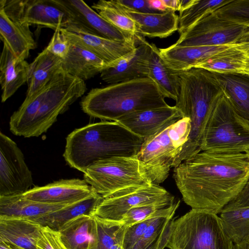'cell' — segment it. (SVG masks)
Returning <instances> with one entry per match:
<instances>
[{"instance_id": "cell-1", "label": "cell", "mask_w": 249, "mask_h": 249, "mask_svg": "<svg viewBox=\"0 0 249 249\" xmlns=\"http://www.w3.org/2000/svg\"><path fill=\"white\" fill-rule=\"evenodd\" d=\"M173 177L187 205L218 214L246 183L249 157L245 153L201 151L175 167Z\"/></svg>"}, {"instance_id": "cell-2", "label": "cell", "mask_w": 249, "mask_h": 249, "mask_svg": "<svg viewBox=\"0 0 249 249\" xmlns=\"http://www.w3.org/2000/svg\"><path fill=\"white\" fill-rule=\"evenodd\" d=\"M144 140L118 122L103 121L71 132L63 157L70 166L84 173L101 160L136 156Z\"/></svg>"}, {"instance_id": "cell-3", "label": "cell", "mask_w": 249, "mask_h": 249, "mask_svg": "<svg viewBox=\"0 0 249 249\" xmlns=\"http://www.w3.org/2000/svg\"><path fill=\"white\" fill-rule=\"evenodd\" d=\"M177 72L180 87L175 106L183 117L190 119L191 130L188 140L175 160L174 167L201 151V140L206 123L215 102L223 94L212 71L192 68Z\"/></svg>"}, {"instance_id": "cell-4", "label": "cell", "mask_w": 249, "mask_h": 249, "mask_svg": "<svg viewBox=\"0 0 249 249\" xmlns=\"http://www.w3.org/2000/svg\"><path fill=\"white\" fill-rule=\"evenodd\" d=\"M169 106L156 84L149 77L92 89L81 102L83 111L89 115L115 122L133 112Z\"/></svg>"}, {"instance_id": "cell-5", "label": "cell", "mask_w": 249, "mask_h": 249, "mask_svg": "<svg viewBox=\"0 0 249 249\" xmlns=\"http://www.w3.org/2000/svg\"><path fill=\"white\" fill-rule=\"evenodd\" d=\"M169 249H233L217 214L191 209L174 219L166 246Z\"/></svg>"}, {"instance_id": "cell-6", "label": "cell", "mask_w": 249, "mask_h": 249, "mask_svg": "<svg viewBox=\"0 0 249 249\" xmlns=\"http://www.w3.org/2000/svg\"><path fill=\"white\" fill-rule=\"evenodd\" d=\"M190 130V120L184 117L144 140L136 156L153 184L167 178Z\"/></svg>"}, {"instance_id": "cell-7", "label": "cell", "mask_w": 249, "mask_h": 249, "mask_svg": "<svg viewBox=\"0 0 249 249\" xmlns=\"http://www.w3.org/2000/svg\"><path fill=\"white\" fill-rule=\"evenodd\" d=\"M249 149V120L239 116L224 93L217 100L202 135L200 149L245 153Z\"/></svg>"}, {"instance_id": "cell-8", "label": "cell", "mask_w": 249, "mask_h": 249, "mask_svg": "<svg viewBox=\"0 0 249 249\" xmlns=\"http://www.w3.org/2000/svg\"><path fill=\"white\" fill-rule=\"evenodd\" d=\"M84 178L103 198L129 187L153 184L136 156L98 161L84 173Z\"/></svg>"}, {"instance_id": "cell-9", "label": "cell", "mask_w": 249, "mask_h": 249, "mask_svg": "<svg viewBox=\"0 0 249 249\" xmlns=\"http://www.w3.org/2000/svg\"><path fill=\"white\" fill-rule=\"evenodd\" d=\"M86 89L84 81L69 74L61 68L50 81L26 138L38 137L46 132L56 122L58 115L81 97Z\"/></svg>"}, {"instance_id": "cell-10", "label": "cell", "mask_w": 249, "mask_h": 249, "mask_svg": "<svg viewBox=\"0 0 249 249\" xmlns=\"http://www.w3.org/2000/svg\"><path fill=\"white\" fill-rule=\"evenodd\" d=\"M249 32V26L224 18L214 11L205 15L180 35L177 46H232Z\"/></svg>"}, {"instance_id": "cell-11", "label": "cell", "mask_w": 249, "mask_h": 249, "mask_svg": "<svg viewBox=\"0 0 249 249\" xmlns=\"http://www.w3.org/2000/svg\"><path fill=\"white\" fill-rule=\"evenodd\" d=\"M0 5L11 19L22 24L53 29L75 23L74 16L61 0H1Z\"/></svg>"}, {"instance_id": "cell-12", "label": "cell", "mask_w": 249, "mask_h": 249, "mask_svg": "<svg viewBox=\"0 0 249 249\" xmlns=\"http://www.w3.org/2000/svg\"><path fill=\"white\" fill-rule=\"evenodd\" d=\"M175 201L174 196L159 185L131 186L103 198L90 215L121 222L124 215L135 207L154 203L172 204Z\"/></svg>"}, {"instance_id": "cell-13", "label": "cell", "mask_w": 249, "mask_h": 249, "mask_svg": "<svg viewBox=\"0 0 249 249\" xmlns=\"http://www.w3.org/2000/svg\"><path fill=\"white\" fill-rule=\"evenodd\" d=\"M33 185L31 171L17 143L0 133V196L23 195Z\"/></svg>"}, {"instance_id": "cell-14", "label": "cell", "mask_w": 249, "mask_h": 249, "mask_svg": "<svg viewBox=\"0 0 249 249\" xmlns=\"http://www.w3.org/2000/svg\"><path fill=\"white\" fill-rule=\"evenodd\" d=\"M62 32L68 39L92 52L108 65L117 64L139 44L138 35L129 41H118L93 34L78 24L72 23L61 28Z\"/></svg>"}, {"instance_id": "cell-15", "label": "cell", "mask_w": 249, "mask_h": 249, "mask_svg": "<svg viewBox=\"0 0 249 249\" xmlns=\"http://www.w3.org/2000/svg\"><path fill=\"white\" fill-rule=\"evenodd\" d=\"M183 117L175 106H169L133 112L117 122L145 140Z\"/></svg>"}, {"instance_id": "cell-16", "label": "cell", "mask_w": 249, "mask_h": 249, "mask_svg": "<svg viewBox=\"0 0 249 249\" xmlns=\"http://www.w3.org/2000/svg\"><path fill=\"white\" fill-rule=\"evenodd\" d=\"M139 44L115 65L100 73L103 81L110 84L148 77V63L151 53V44L139 36Z\"/></svg>"}, {"instance_id": "cell-17", "label": "cell", "mask_w": 249, "mask_h": 249, "mask_svg": "<svg viewBox=\"0 0 249 249\" xmlns=\"http://www.w3.org/2000/svg\"><path fill=\"white\" fill-rule=\"evenodd\" d=\"M95 193L84 179H61L41 187H34L23 194L27 198L47 203L79 201Z\"/></svg>"}, {"instance_id": "cell-18", "label": "cell", "mask_w": 249, "mask_h": 249, "mask_svg": "<svg viewBox=\"0 0 249 249\" xmlns=\"http://www.w3.org/2000/svg\"><path fill=\"white\" fill-rule=\"evenodd\" d=\"M73 14L76 24L93 34L118 41H129L137 36H132L117 29L97 12L81 0H61Z\"/></svg>"}, {"instance_id": "cell-19", "label": "cell", "mask_w": 249, "mask_h": 249, "mask_svg": "<svg viewBox=\"0 0 249 249\" xmlns=\"http://www.w3.org/2000/svg\"><path fill=\"white\" fill-rule=\"evenodd\" d=\"M78 201L47 203L28 199L23 194L0 196V215L24 217L40 224L43 219L50 215L64 210Z\"/></svg>"}, {"instance_id": "cell-20", "label": "cell", "mask_w": 249, "mask_h": 249, "mask_svg": "<svg viewBox=\"0 0 249 249\" xmlns=\"http://www.w3.org/2000/svg\"><path fill=\"white\" fill-rule=\"evenodd\" d=\"M43 226L24 217L0 215V241L20 249H37Z\"/></svg>"}, {"instance_id": "cell-21", "label": "cell", "mask_w": 249, "mask_h": 249, "mask_svg": "<svg viewBox=\"0 0 249 249\" xmlns=\"http://www.w3.org/2000/svg\"><path fill=\"white\" fill-rule=\"evenodd\" d=\"M231 46H177L173 44L159 50L161 57L171 69L181 71L195 68Z\"/></svg>"}, {"instance_id": "cell-22", "label": "cell", "mask_w": 249, "mask_h": 249, "mask_svg": "<svg viewBox=\"0 0 249 249\" xmlns=\"http://www.w3.org/2000/svg\"><path fill=\"white\" fill-rule=\"evenodd\" d=\"M29 25L11 19L0 5V37L3 45L17 58L25 60L36 43Z\"/></svg>"}, {"instance_id": "cell-23", "label": "cell", "mask_w": 249, "mask_h": 249, "mask_svg": "<svg viewBox=\"0 0 249 249\" xmlns=\"http://www.w3.org/2000/svg\"><path fill=\"white\" fill-rule=\"evenodd\" d=\"M69 40V51L62 64V70L69 74L85 81L109 67L92 52Z\"/></svg>"}, {"instance_id": "cell-24", "label": "cell", "mask_w": 249, "mask_h": 249, "mask_svg": "<svg viewBox=\"0 0 249 249\" xmlns=\"http://www.w3.org/2000/svg\"><path fill=\"white\" fill-rule=\"evenodd\" d=\"M30 64L16 57L3 45L0 60L1 102H4L28 80Z\"/></svg>"}, {"instance_id": "cell-25", "label": "cell", "mask_w": 249, "mask_h": 249, "mask_svg": "<svg viewBox=\"0 0 249 249\" xmlns=\"http://www.w3.org/2000/svg\"><path fill=\"white\" fill-rule=\"evenodd\" d=\"M124 11L135 21L138 35L143 37L165 38L178 30V16L175 11L145 14Z\"/></svg>"}, {"instance_id": "cell-26", "label": "cell", "mask_w": 249, "mask_h": 249, "mask_svg": "<svg viewBox=\"0 0 249 249\" xmlns=\"http://www.w3.org/2000/svg\"><path fill=\"white\" fill-rule=\"evenodd\" d=\"M213 72L235 112L249 120V74Z\"/></svg>"}, {"instance_id": "cell-27", "label": "cell", "mask_w": 249, "mask_h": 249, "mask_svg": "<svg viewBox=\"0 0 249 249\" xmlns=\"http://www.w3.org/2000/svg\"><path fill=\"white\" fill-rule=\"evenodd\" d=\"M148 63V77L157 85L165 98L177 100L179 91V79L176 71L171 69L161 57L159 49L151 44Z\"/></svg>"}, {"instance_id": "cell-28", "label": "cell", "mask_w": 249, "mask_h": 249, "mask_svg": "<svg viewBox=\"0 0 249 249\" xmlns=\"http://www.w3.org/2000/svg\"><path fill=\"white\" fill-rule=\"evenodd\" d=\"M63 59L45 48L30 64L28 89L29 97L46 86L62 68Z\"/></svg>"}, {"instance_id": "cell-29", "label": "cell", "mask_w": 249, "mask_h": 249, "mask_svg": "<svg viewBox=\"0 0 249 249\" xmlns=\"http://www.w3.org/2000/svg\"><path fill=\"white\" fill-rule=\"evenodd\" d=\"M91 216L90 239L88 249H111L115 244H123L125 226L121 222Z\"/></svg>"}, {"instance_id": "cell-30", "label": "cell", "mask_w": 249, "mask_h": 249, "mask_svg": "<svg viewBox=\"0 0 249 249\" xmlns=\"http://www.w3.org/2000/svg\"><path fill=\"white\" fill-rule=\"evenodd\" d=\"M92 216L79 214L65 222L58 229L68 249H88L90 239Z\"/></svg>"}, {"instance_id": "cell-31", "label": "cell", "mask_w": 249, "mask_h": 249, "mask_svg": "<svg viewBox=\"0 0 249 249\" xmlns=\"http://www.w3.org/2000/svg\"><path fill=\"white\" fill-rule=\"evenodd\" d=\"M176 212L151 218L145 232L131 249H164L166 247Z\"/></svg>"}, {"instance_id": "cell-32", "label": "cell", "mask_w": 249, "mask_h": 249, "mask_svg": "<svg viewBox=\"0 0 249 249\" xmlns=\"http://www.w3.org/2000/svg\"><path fill=\"white\" fill-rule=\"evenodd\" d=\"M49 83L29 97H26L19 108L12 115L9 126L15 135L26 138L48 89Z\"/></svg>"}, {"instance_id": "cell-33", "label": "cell", "mask_w": 249, "mask_h": 249, "mask_svg": "<svg viewBox=\"0 0 249 249\" xmlns=\"http://www.w3.org/2000/svg\"><path fill=\"white\" fill-rule=\"evenodd\" d=\"M247 57L244 52L233 45L212 56L195 68L217 73H243Z\"/></svg>"}, {"instance_id": "cell-34", "label": "cell", "mask_w": 249, "mask_h": 249, "mask_svg": "<svg viewBox=\"0 0 249 249\" xmlns=\"http://www.w3.org/2000/svg\"><path fill=\"white\" fill-rule=\"evenodd\" d=\"M220 213L223 228L234 244L249 238V207L224 210Z\"/></svg>"}, {"instance_id": "cell-35", "label": "cell", "mask_w": 249, "mask_h": 249, "mask_svg": "<svg viewBox=\"0 0 249 249\" xmlns=\"http://www.w3.org/2000/svg\"><path fill=\"white\" fill-rule=\"evenodd\" d=\"M91 8L117 29L132 36L138 35L135 21L115 0H100L93 3Z\"/></svg>"}, {"instance_id": "cell-36", "label": "cell", "mask_w": 249, "mask_h": 249, "mask_svg": "<svg viewBox=\"0 0 249 249\" xmlns=\"http://www.w3.org/2000/svg\"><path fill=\"white\" fill-rule=\"evenodd\" d=\"M230 0H195L186 9L179 12L178 30L179 35L194 24L208 13L213 12L227 3Z\"/></svg>"}, {"instance_id": "cell-37", "label": "cell", "mask_w": 249, "mask_h": 249, "mask_svg": "<svg viewBox=\"0 0 249 249\" xmlns=\"http://www.w3.org/2000/svg\"><path fill=\"white\" fill-rule=\"evenodd\" d=\"M214 12L227 19L249 26V0H230Z\"/></svg>"}, {"instance_id": "cell-38", "label": "cell", "mask_w": 249, "mask_h": 249, "mask_svg": "<svg viewBox=\"0 0 249 249\" xmlns=\"http://www.w3.org/2000/svg\"><path fill=\"white\" fill-rule=\"evenodd\" d=\"M37 249H68L63 243L58 231L43 226L36 243Z\"/></svg>"}, {"instance_id": "cell-39", "label": "cell", "mask_w": 249, "mask_h": 249, "mask_svg": "<svg viewBox=\"0 0 249 249\" xmlns=\"http://www.w3.org/2000/svg\"><path fill=\"white\" fill-rule=\"evenodd\" d=\"M59 26L54 30L52 38L46 47L53 54L63 59L67 55L70 49V41L61 31Z\"/></svg>"}, {"instance_id": "cell-40", "label": "cell", "mask_w": 249, "mask_h": 249, "mask_svg": "<svg viewBox=\"0 0 249 249\" xmlns=\"http://www.w3.org/2000/svg\"><path fill=\"white\" fill-rule=\"evenodd\" d=\"M151 218L125 227L123 249H131L138 242L145 232Z\"/></svg>"}, {"instance_id": "cell-41", "label": "cell", "mask_w": 249, "mask_h": 249, "mask_svg": "<svg viewBox=\"0 0 249 249\" xmlns=\"http://www.w3.org/2000/svg\"><path fill=\"white\" fill-rule=\"evenodd\" d=\"M124 10L138 13H160L151 5L150 0H115Z\"/></svg>"}, {"instance_id": "cell-42", "label": "cell", "mask_w": 249, "mask_h": 249, "mask_svg": "<svg viewBox=\"0 0 249 249\" xmlns=\"http://www.w3.org/2000/svg\"><path fill=\"white\" fill-rule=\"evenodd\" d=\"M245 153L249 157V149ZM245 207H249V178L241 192L222 211Z\"/></svg>"}, {"instance_id": "cell-43", "label": "cell", "mask_w": 249, "mask_h": 249, "mask_svg": "<svg viewBox=\"0 0 249 249\" xmlns=\"http://www.w3.org/2000/svg\"><path fill=\"white\" fill-rule=\"evenodd\" d=\"M163 4L167 10L173 11H179L180 3L179 0H162Z\"/></svg>"}, {"instance_id": "cell-44", "label": "cell", "mask_w": 249, "mask_h": 249, "mask_svg": "<svg viewBox=\"0 0 249 249\" xmlns=\"http://www.w3.org/2000/svg\"><path fill=\"white\" fill-rule=\"evenodd\" d=\"M150 3L154 9L159 12H164L167 11L165 8L162 0H150Z\"/></svg>"}, {"instance_id": "cell-45", "label": "cell", "mask_w": 249, "mask_h": 249, "mask_svg": "<svg viewBox=\"0 0 249 249\" xmlns=\"http://www.w3.org/2000/svg\"><path fill=\"white\" fill-rule=\"evenodd\" d=\"M233 46L236 48L244 52L247 56L249 57V42L236 44Z\"/></svg>"}, {"instance_id": "cell-46", "label": "cell", "mask_w": 249, "mask_h": 249, "mask_svg": "<svg viewBox=\"0 0 249 249\" xmlns=\"http://www.w3.org/2000/svg\"><path fill=\"white\" fill-rule=\"evenodd\" d=\"M195 0H179L180 3V10L179 12L181 11L190 5H191L194 2Z\"/></svg>"}, {"instance_id": "cell-47", "label": "cell", "mask_w": 249, "mask_h": 249, "mask_svg": "<svg viewBox=\"0 0 249 249\" xmlns=\"http://www.w3.org/2000/svg\"><path fill=\"white\" fill-rule=\"evenodd\" d=\"M233 249H249V238L240 243L234 244Z\"/></svg>"}, {"instance_id": "cell-48", "label": "cell", "mask_w": 249, "mask_h": 249, "mask_svg": "<svg viewBox=\"0 0 249 249\" xmlns=\"http://www.w3.org/2000/svg\"><path fill=\"white\" fill-rule=\"evenodd\" d=\"M243 73L249 74V57L247 56L244 63Z\"/></svg>"}, {"instance_id": "cell-49", "label": "cell", "mask_w": 249, "mask_h": 249, "mask_svg": "<svg viewBox=\"0 0 249 249\" xmlns=\"http://www.w3.org/2000/svg\"><path fill=\"white\" fill-rule=\"evenodd\" d=\"M249 32L245 34L237 42V44L249 43Z\"/></svg>"}, {"instance_id": "cell-50", "label": "cell", "mask_w": 249, "mask_h": 249, "mask_svg": "<svg viewBox=\"0 0 249 249\" xmlns=\"http://www.w3.org/2000/svg\"><path fill=\"white\" fill-rule=\"evenodd\" d=\"M0 249H16L13 246L2 241H0Z\"/></svg>"}, {"instance_id": "cell-51", "label": "cell", "mask_w": 249, "mask_h": 249, "mask_svg": "<svg viewBox=\"0 0 249 249\" xmlns=\"http://www.w3.org/2000/svg\"><path fill=\"white\" fill-rule=\"evenodd\" d=\"M16 249H18V248H15Z\"/></svg>"}]
</instances>
